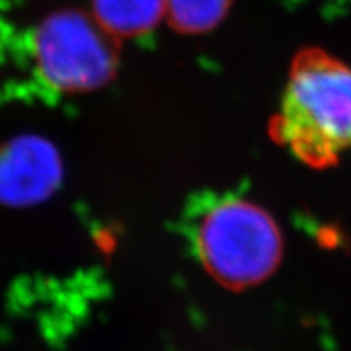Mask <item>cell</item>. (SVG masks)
Returning a JSON list of instances; mask_svg holds the SVG:
<instances>
[{"mask_svg": "<svg viewBox=\"0 0 351 351\" xmlns=\"http://www.w3.org/2000/svg\"><path fill=\"white\" fill-rule=\"evenodd\" d=\"M275 135L301 163L327 169L351 150V67L330 52H300L289 69Z\"/></svg>", "mask_w": 351, "mask_h": 351, "instance_id": "6da1fadb", "label": "cell"}, {"mask_svg": "<svg viewBox=\"0 0 351 351\" xmlns=\"http://www.w3.org/2000/svg\"><path fill=\"white\" fill-rule=\"evenodd\" d=\"M205 269L231 288H247L274 274L283 254L282 232L265 210L226 197L202 213L195 231Z\"/></svg>", "mask_w": 351, "mask_h": 351, "instance_id": "7a4b0ae2", "label": "cell"}, {"mask_svg": "<svg viewBox=\"0 0 351 351\" xmlns=\"http://www.w3.org/2000/svg\"><path fill=\"white\" fill-rule=\"evenodd\" d=\"M38 51L47 78L69 90L93 86L109 72L106 46L78 16H57L44 25Z\"/></svg>", "mask_w": 351, "mask_h": 351, "instance_id": "3957f363", "label": "cell"}, {"mask_svg": "<svg viewBox=\"0 0 351 351\" xmlns=\"http://www.w3.org/2000/svg\"><path fill=\"white\" fill-rule=\"evenodd\" d=\"M59 181V165L47 147L13 145L0 155V202L5 205L36 204Z\"/></svg>", "mask_w": 351, "mask_h": 351, "instance_id": "277c9868", "label": "cell"}, {"mask_svg": "<svg viewBox=\"0 0 351 351\" xmlns=\"http://www.w3.org/2000/svg\"><path fill=\"white\" fill-rule=\"evenodd\" d=\"M104 28L119 34H137L152 28L163 13L166 0H93Z\"/></svg>", "mask_w": 351, "mask_h": 351, "instance_id": "5b68a950", "label": "cell"}, {"mask_svg": "<svg viewBox=\"0 0 351 351\" xmlns=\"http://www.w3.org/2000/svg\"><path fill=\"white\" fill-rule=\"evenodd\" d=\"M231 0H166L171 19L187 32L213 26L226 12Z\"/></svg>", "mask_w": 351, "mask_h": 351, "instance_id": "8992f818", "label": "cell"}]
</instances>
